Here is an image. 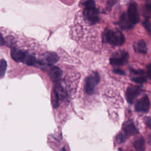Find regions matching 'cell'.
<instances>
[{
	"label": "cell",
	"instance_id": "277c9868",
	"mask_svg": "<svg viewBox=\"0 0 151 151\" xmlns=\"http://www.w3.org/2000/svg\"><path fill=\"white\" fill-rule=\"evenodd\" d=\"M129 54L126 51H121L117 52L116 54L110 58V63L111 65L114 66H120L124 65L128 61Z\"/></svg>",
	"mask_w": 151,
	"mask_h": 151
},
{
	"label": "cell",
	"instance_id": "d6986e66",
	"mask_svg": "<svg viewBox=\"0 0 151 151\" xmlns=\"http://www.w3.org/2000/svg\"><path fill=\"white\" fill-rule=\"evenodd\" d=\"M6 67H7L6 61L4 59L0 60V77H3L4 75L5 74L6 70Z\"/></svg>",
	"mask_w": 151,
	"mask_h": 151
},
{
	"label": "cell",
	"instance_id": "d4e9b609",
	"mask_svg": "<svg viewBox=\"0 0 151 151\" xmlns=\"http://www.w3.org/2000/svg\"><path fill=\"white\" fill-rule=\"evenodd\" d=\"M146 124H147V126L151 128V119H146Z\"/></svg>",
	"mask_w": 151,
	"mask_h": 151
},
{
	"label": "cell",
	"instance_id": "e0dca14e",
	"mask_svg": "<svg viewBox=\"0 0 151 151\" xmlns=\"http://www.w3.org/2000/svg\"><path fill=\"white\" fill-rule=\"evenodd\" d=\"M59 99H60V95L58 91L54 88L52 91V96H51V100L53 107L57 108L59 104Z\"/></svg>",
	"mask_w": 151,
	"mask_h": 151
},
{
	"label": "cell",
	"instance_id": "4fadbf2b",
	"mask_svg": "<svg viewBox=\"0 0 151 151\" xmlns=\"http://www.w3.org/2000/svg\"><path fill=\"white\" fill-rule=\"evenodd\" d=\"M62 74L61 70L56 66L51 67L49 71V77L51 80L54 82L58 81L61 78Z\"/></svg>",
	"mask_w": 151,
	"mask_h": 151
},
{
	"label": "cell",
	"instance_id": "ba28073f",
	"mask_svg": "<svg viewBox=\"0 0 151 151\" xmlns=\"http://www.w3.org/2000/svg\"><path fill=\"white\" fill-rule=\"evenodd\" d=\"M131 80L139 84H143L147 81L145 73L142 70H131Z\"/></svg>",
	"mask_w": 151,
	"mask_h": 151
},
{
	"label": "cell",
	"instance_id": "3957f363",
	"mask_svg": "<svg viewBox=\"0 0 151 151\" xmlns=\"http://www.w3.org/2000/svg\"><path fill=\"white\" fill-rule=\"evenodd\" d=\"M100 81V76L98 73L93 72L88 76L86 80L85 90L87 94H91L96 86Z\"/></svg>",
	"mask_w": 151,
	"mask_h": 151
},
{
	"label": "cell",
	"instance_id": "5bb4252c",
	"mask_svg": "<svg viewBox=\"0 0 151 151\" xmlns=\"http://www.w3.org/2000/svg\"><path fill=\"white\" fill-rule=\"evenodd\" d=\"M134 48L136 52L140 54H146L147 52L146 44L143 40L137 41L134 45Z\"/></svg>",
	"mask_w": 151,
	"mask_h": 151
},
{
	"label": "cell",
	"instance_id": "8fae6325",
	"mask_svg": "<svg viewBox=\"0 0 151 151\" xmlns=\"http://www.w3.org/2000/svg\"><path fill=\"white\" fill-rule=\"evenodd\" d=\"M119 25L120 28L124 30L132 29L134 25V24L130 21L126 13H123L121 15L119 21Z\"/></svg>",
	"mask_w": 151,
	"mask_h": 151
},
{
	"label": "cell",
	"instance_id": "603a6c76",
	"mask_svg": "<svg viewBox=\"0 0 151 151\" xmlns=\"http://www.w3.org/2000/svg\"><path fill=\"white\" fill-rule=\"evenodd\" d=\"M113 71L116 74H120V75H124L125 74L123 70H122L119 68H116V69L113 70Z\"/></svg>",
	"mask_w": 151,
	"mask_h": 151
},
{
	"label": "cell",
	"instance_id": "30bf717a",
	"mask_svg": "<svg viewBox=\"0 0 151 151\" xmlns=\"http://www.w3.org/2000/svg\"><path fill=\"white\" fill-rule=\"evenodd\" d=\"M11 56L17 62H24L27 55L21 50L13 48L11 51Z\"/></svg>",
	"mask_w": 151,
	"mask_h": 151
},
{
	"label": "cell",
	"instance_id": "9c48e42d",
	"mask_svg": "<svg viewBox=\"0 0 151 151\" xmlns=\"http://www.w3.org/2000/svg\"><path fill=\"white\" fill-rule=\"evenodd\" d=\"M140 93V89L139 87L132 86H130L127 88L126 92V97L127 101L132 104L133 103L135 99L137 97V96Z\"/></svg>",
	"mask_w": 151,
	"mask_h": 151
},
{
	"label": "cell",
	"instance_id": "7c38bea8",
	"mask_svg": "<svg viewBox=\"0 0 151 151\" xmlns=\"http://www.w3.org/2000/svg\"><path fill=\"white\" fill-rule=\"evenodd\" d=\"M123 130L127 136H133L137 133V130L132 121H128L123 125Z\"/></svg>",
	"mask_w": 151,
	"mask_h": 151
},
{
	"label": "cell",
	"instance_id": "ac0fdd59",
	"mask_svg": "<svg viewBox=\"0 0 151 151\" xmlns=\"http://www.w3.org/2000/svg\"><path fill=\"white\" fill-rule=\"evenodd\" d=\"M24 63L28 65H34L37 63V60L34 56L28 55H27Z\"/></svg>",
	"mask_w": 151,
	"mask_h": 151
},
{
	"label": "cell",
	"instance_id": "44dd1931",
	"mask_svg": "<svg viewBox=\"0 0 151 151\" xmlns=\"http://www.w3.org/2000/svg\"><path fill=\"white\" fill-rule=\"evenodd\" d=\"M143 26L146 28V29L147 31V32L151 35V24L149 22V21L148 19L145 20L143 23Z\"/></svg>",
	"mask_w": 151,
	"mask_h": 151
},
{
	"label": "cell",
	"instance_id": "7402d4cb",
	"mask_svg": "<svg viewBox=\"0 0 151 151\" xmlns=\"http://www.w3.org/2000/svg\"><path fill=\"white\" fill-rule=\"evenodd\" d=\"M146 74L147 77L151 80V63L146 65Z\"/></svg>",
	"mask_w": 151,
	"mask_h": 151
},
{
	"label": "cell",
	"instance_id": "2e32d148",
	"mask_svg": "<svg viewBox=\"0 0 151 151\" xmlns=\"http://www.w3.org/2000/svg\"><path fill=\"white\" fill-rule=\"evenodd\" d=\"M142 15L146 18H151V4L147 3L145 4L142 9Z\"/></svg>",
	"mask_w": 151,
	"mask_h": 151
},
{
	"label": "cell",
	"instance_id": "4316f807",
	"mask_svg": "<svg viewBox=\"0 0 151 151\" xmlns=\"http://www.w3.org/2000/svg\"><path fill=\"white\" fill-rule=\"evenodd\" d=\"M130 151H131V150H130Z\"/></svg>",
	"mask_w": 151,
	"mask_h": 151
},
{
	"label": "cell",
	"instance_id": "8992f818",
	"mask_svg": "<svg viewBox=\"0 0 151 151\" xmlns=\"http://www.w3.org/2000/svg\"><path fill=\"white\" fill-rule=\"evenodd\" d=\"M127 15L130 20V21L134 25L139 22L140 17L137 10V4L133 2H132L127 10Z\"/></svg>",
	"mask_w": 151,
	"mask_h": 151
},
{
	"label": "cell",
	"instance_id": "52a82bcc",
	"mask_svg": "<svg viewBox=\"0 0 151 151\" xmlns=\"http://www.w3.org/2000/svg\"><path fill=\"white\" fill-rule=\"evenodd\" d=\"M150 108V101L147 96H145L136 103L134 109L138 112H147Z\"/></svg>",
	"mask_w": 151,
	"mask_h": 151
},
{
	"label": "cell",
	"instance_id": "9a60e30c",
	"mask_svg": "<svg viewBox=\"0 0 151 151\" xmlns=\"http://www.w3.org/2000/svg\"><path fill=\"white\" fill-rule=\"evenodd\" d=\"M133 146L137 151H145V140L142 136L135 139L133 143Z\"/></svg>",
	"mask_w": 151,
	"mask_h": 151
},
{
	"label": "cell",
	"instance_id": "484cf974",
	"mask_svg": "<svg viewBox=\"0 0 151 151\" xmlns=\"http://www.w3.org/2000/svg\"><path fill=\"white\" fill-rule=\"evenodd\" d=\"M61 151H66V150H65V149H63L61 150Z\"/></svg>",
	"mask_w": 151,
	"mask_h": 151
},
{
	"label": "cell",
	"instance_id": "7a4b0ae2",
	"mask_svg": "<svg viewBox=\"0 0 151 151\" xmlns=\"http://www.w3.org/2000/svg\"><path fill=\"white\" fill-rule=\"evenodd\" d=\"M104 40L111 45L120 46L125 41V37L123 33L117 29H109L104 35Z\"/></svg>",
	"mask_w": 151,
	"mask_h": 151
},
{
	"label": "cell",
	"instance_id": "6da1fadb",
	"mask_svg": "<svg viewBox=\"0 0 151 151\" xmlns=\"http://www.w3.org/2000/svg\"><path fill=\"white\" fill-rule=\"evenodd\" d=\"M84 5L83 14L86 19L92 24L97 23L99 21V13L96 7L95 2L93 0H87Z\"/></svg>",
	"mask_w": 151,
	"mask_h": 151
},
{
	"label": "cell",
	"instance_id": "cb8c5ba5",
	"mask_svg": "<svg viewBox=\"0 0 151 151\" xmlns=\"http://www.w3.org/2000/svg\"><path fill=\"white\" fill-rule=\"evenodd\" d=\"M5 44V41L4 38L2 37V34L0 33V46H2Z\"/></svg>",
	"mask_w": 151,
	"mask_h": 151
},
{
	"label": "cell",
	"instance_id": "5b68a950",
	"mask_svg": "<svg viewBox=\"0 0 151 151\" xmlns=\"http://www.w3.org/2000/svg\"><path fill=\"white\" fill-rule=\"evenodd\" d=\"M59 60L58 56L54 52H46L43 55L41 60L38 62L39 64L41 65H52L54 63H57Z\"/></svg>",
	"mask_w": 151,
	"mask_h": 151
},
{
	"label": "cell",
	"instance_id": "ffe728a7",
	"mask_svg": "<svg viewBox=\"0 0 151 151\" xmlns=\"http://www.w3.org/2000/svg\"><path fill=\"white\" fill-rule=\"evenodd\" d=\"M127 136L123 133H119L117 137H116V140H117V142L118 143H122V142H123L125 140H126V138Z\"/></svg>",
	"mask_w": 151,
	"mask_h": 151
}]
</instances>
